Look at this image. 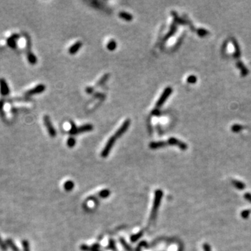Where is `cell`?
<instances>
[{"instance_id":"1","label":"cell","mask_w":251,"mask_h":251,"mask_svg":"<svg viewBox=\"0 0 251 251\" xmlns=\"http://www.w3.org/2000/svg\"><path fill=\"white\" fill-rule=\"evenodd\" d=\"M162 197H163V192L161 190H158L157 191H156L153 208H152L151 213L150 216V222H153L156 220V217L157 216V211L158 208H159L160 204H161Z\"/></svg>"},{"instance_id":"2","label":"cell","mask_w":251,"mask_h":251,"mask_svg":"<svg viewBox=\"0 0 251 251\" xmlns=\"http://www.w3.org/2000/svg\"><path fill=\"white\" fill-rule=\"evenodd\" d=\"M93 125L90 124V123L81 126L80 127H76V126L74 124V123L71 122V129L70 131H69V133L71 135H77L81 133L91 131L93 130Z\"/></svg>"},{"instance_id":"3","label":"cell","mask_w":251,"mask_h":251,"mask_svg":"<svg viewBox=\"0 0 251 251\" xmlns=\"http://www.w3.org/2000/svg\"><path fill=\"white\" fill-rule=\"evenodd\" d=\"M117 138L114 136L113 137H111L107 141V144H106V145L105 146V147L103 148V151H102V153H101V156L103 158H106L108 156V154H109L110 152V150L112 149V148L113 147L114 144H115L116 140H117Z\"/></svg>"},{"instance_id":"4","label":"cell","mask_w":251,"mask_h":251,"mask_svg":"<svg viewBox=\"0 0 251 251\" xmlns=\"http://www.w3.org/2000/svg\"><path fill=\"white\" fill-rule=\"evenodd\" d=\"M43 122L44 124L46 126V128H47V130L48 131V133H49L50 136L52 137V138H55V137L57 136V133H56V131L55 128H54L53 123L51 122V120H50L49 116L48 115H45L43 117Z\"/></svg>"},{"instance_id":"5","label":"cell","mask_w":251,"mask_h":251,"mask_svg":"<svg viewBox=\"0 0 251 251\" xmlns=\"http://www.w3.org/2000/svg\"><path fill=\"white\" fill-rule=\"evenodd\" d=\"M45 90V86L43 84H40L36 86L34 88L31 89L30 90L27 91V92H25V95L26 96H31L33 95H35V94H40L42 92H43Z\"/></svg>"},{"instance_id":"6","label":"cell","mask_w":251,"mask_h":251,"mask_svg":"<svg viewBox=\"0 0 251 251\" xmlns=\"http://www.w3.org/2000/svg\"><path fill=\"white\" fill-rule=\"evenodd\" d=\"M131 124V120L129 119H126L124 122L123 123V124L120 127H119V128L116 131V133H115V136L117 138H120V137L122 136V135L126 131L128 130V127L130 126Z\"/></svg>"},{"instance_id":"7","label":"cell","mask_w":251,"mask_h":251,"mask_svg":"<svg viewBox=\"0 0 251 251\" xmlns=\"http://www.w3.org/2000/svg\"><path fill=\"white\" fill-rule=\"evenodd\" d=\"M0 93L3 96L9 95L10 93L9 84L4 78H0Z\"/></svg>"},{"instance_id":"8","label":"cell","mask_w":251,"mask_h":251,"mask_svg":"<svg viewBox=\"0 0 251 251\" xmlns=\"http://www.w3.org/2000/svg\"><path fill=\"white\" fill-rule=\"evenodd\" d=\"M171 93V89L170 88H167L165 90V92H163V95L161 96V97L160 98V99L158 100L157 104H156V106L157 107H160V106H161L163 105L164 102H165V100L166 98L168 97V96Z\"/></svg>"},{"instance_id":"9","label":"cell","mask_w":251,"mask_h":251,"mask_svg":"<svg viewBox=\"0 0 251 251\" xmlns=\"http://www.w3.org/2000/svg\"><path fill=\"white\" fill-rule=\"evenodd\" d=\"M18 38H19V35H18V34H13V35L11 36V37H9L7 40L8 45L11 48H16L17 47L16 40H18Z\"/></svg>"},{"instance_id":"10","label":"cell","mask_w":251,"mask_h":251,"mask_svg":"<svg viewBox=\"0 0 251 251\" xmlns=\"http://www.w3.org/2000/svg\"><path fill=\"white\" fill-rule=\"evenodd\" d=\"M82 43L81 41L76 42V43L73 44V45H71L70 48H69V53L71 54V55L75 54L79 50H80V48L82 47Z\"/></svg>"},{"instance_id":"11","label":"cell","mask_w":251,"mask_h":251,"mask_svg":"<svg viewBox=\"0 0 251 251\" xmlns=\"http://www.w3.org/2000/svg\"><path fill=\"white\" fill-rule=\"evenodd\" d=\"M119 18L123 19V20H126V21H131L133 20V17L131 13L125 12V11H121L119 13Z\"/></svg>"},{"instance_id":"12","label":"cell","mask_w":251,"mask_h":251,"mask_svg":"<svg viewBox=\"0 0 251 251\" xmlns=\"http://www.w3.org/2000/svg\"><path fill=\"white\" fill-rule=\"evenodd\" d=\"M27 59L31 64L34 65L36 64L37 63V58L34 55V53H32V52H29L27 53Z\"/></svg>"},{"instance_id":"13","label":"cell","mask_w":251,"mask_h":251,"mask_svg":"<svg viewBox=\"0 0 251 251\" xmlns=\"http://www.w3.org/2000/svg\"><path fill=\"white\" fill-rule=\"evenodd\" d=\"M6 244L8 247H10L11 248V250L13 251H20L19 250V248L17 247V246H15V244H14V242L12 241V239H7L5 241Z\"/></svg>"},{"instance_id":"14","label":"cell","mask_w":251,"mask_h":251,"mask_svg":"<svg viewBox=\"0 0 251 251\" xmlns=\"http://www.w3.org/2000/svg\"><path fill=\"white\" fill-rule=\"evenodd\" d=\"M232 184H233V186L235 187V188L239 189V190H244V189L246 188V186H245L244 183L241 182V181H239L233 180L232 181Z\"/></svg>"},{"instance_id":"15","label":"cell","mask_w":251,"mask_h":251,"mask_svg":"<svg viewBox=\"0 0 251 251\" xmlns=\"http://www.w3.org/2000/svg\"><path fill=\"white\" fill-rule=\"evenodd\" d=\"M107 48L108 50L113 51V50H114L116 48H117V43H116V42L114 40H110L109 43H107Z\"/></svg>"},{"instance_id":"16","label":"cell","mask_w":251,"mask_h":251,"mask_svg":"<svg viewBox=\"0 0 251 251\" xmlns=\"http://www.w3.org/2000/svg\"><path fill=\"white\" fill-rule=\"evenodd\" d=\"M109 74H105V75H104L103 77H102L99 80H98V82H97V84H96V87H98V86H100V85H101V84H103L104 82H106V81L107 80V79H108V78H109Z\"/></svg>"},{"instance_id":"17","label":"cell","mask_w":251,"mask_h":251,"mask_svg":"<svg viewBox=\"0 0 251 251\" xmlns=\"http://www.w3.org/2000/svg\"><path fill=\"white\" fill-rule=\"evenodd\" d=\"M6 103L5 100H0V115L2 117V118H4V103Z\"/></svg>"},{"instance_id":"18","label":"cell","mask_w":251,"mask_h":251,"mask_svg":"<svg viewBox=\"0 0 251 251\" xmlns=\"http://www.w3.org/2000/svg\"><path fill=\"white\" fill-rule=\"evenodd\" d=\"M23 250L24 251H30V244L27 240H24L22 241Z\"/></svg>"},{"instance_id":"19","label":"cell","mask_w":251,"mask_h":251,"mask_svg":"<svg viewBox=\"0 0 251 251\" xmlns=\"http://www.w3.org/2000/svg\"><path fill=\"white\" fill-rule=\"evenodd\" d=\"M0 248H1L3 251H6L8 248L6 244V242H4V241L2 240V239L1 238V237H0Z\"/></svg>"},{"instance_id":"20","label":"cell","mask_w":251,"mask_h":251,"mask_svg":"<svg viewBox=\"0 0 251 251\" xmlns=\"http://www.w3.org/2000/svg\"><path fill=\"white\" fill-rule=\"evenodd\" d=\"M73 186H74V185H73V183L71 182V181H67L64 185V188L66 190H71L73 188Z\"/></svg>"},{"instance_id":"21","label":"cell","mask_w":251,"mask_h":251,"mask_svg":"<svg viewBox=\"0 0 251 251\" xmlns=\"http://www.w3.org/2000/svg\"><path fill=\"white\" fill-rule=\"evenodd\" d=\"M75 144V140L73 138H70L68 140V141H67V144H68L69 147H73V146H74Z\"/></svg>"},{"instance_id":"22","label":"cell","mask_w":251,"mask_h":251,"mask_svg":"<svg viewBox=\"0 0 251 251\" xmlns=\"http://www.w3.org/2000/svg\"><path fill=\"white\" fill-rule=\"evenodd\" d=\"M81 249L84 251H98L95 248H89V247L87 246H81Z\"/></svg>"},{"instance_id":"23","label":"cell","mask_w":251,"mask_h":251,"mask_svg":"<svg viewBox=\"0 0 251 251\" xmlns=\"http://www.w3.org/2000/svg\"><path fill=\"white\" fill-rule=\"evenodd\" d=\"M249 215H250V211H248V210L244 211L242 212V213H241V216H242L244 219H248Z\"/></svg>"},{"instance_id":"24","label":"cell","mask_w":251,"mask_h":251,"mask_svg":"<svg viewBox=\"0 0 251 251\" xmlns=\"http://www.w3.org/2000/svg\"><path fill=\"white\" fill-rule=\"evenodd\" d=\"M121 244H122V245L123 246V247H124V248H125L127 250H128V251H132V250H131V248H130V247H128V246H127L126 243L125 242V241L123 240V239H121Z\"/></svg>"},{"instance_id":"25","label":"cell","mask_w":251,"mask_h":251,"mask_svg":"<svg viewBox=\"0 0 251 251\" xmlns=\"http://www.w3.org/2000/svg\"><path fill=\"white\" fill-rule=\"evenodd\" d=\"M142 234V232H140V233H138L137 235H135V236H133L132 237H131V241H132L133 242V241H136V240H138V239L140 238V237H141Z\"/></svg>"},{"instance_id":"26","label":"cell","mask_w":251,"mask_h":251,"mask_svg":"<svg viewBox=\"0 0 251 251\" xmlns=\"http://www.w3.org/2000/svg\"><path fill=\"white\" fill-rule=\"evenodd\" d=\"M109 193H110V192L108 190H103V191H102L101 193H100V196L103 197V198H106V197H107L108 195H109Z\"/></svg>"},{"instance_id":"27","label":"cell","mask_w":251,"mask_h":251,"mask_svg":"<svg viewBox=\"0 0 251 251\" xmlns=\"http://www.w3.org/2000/svg\"><path fill=\"white\" fill-rule=\"evenodd\" d=\"M244 198L248 201V202H251V194L250 193H246L244 195Z\"/></svg>"},{"instance_id":"28","label":"cell","mask_w":251,"mask_h":251,"mask_svg":"<svg viewBox=\"0 0 251 251\" xmlns=\"http://www.w3.org/2000/svg\"><path fill=\"white\" fill-rule=\"evenodd\" d=\"M203 248L204 251H211V248H210L209 245L208 244H204Z\"/></svg>"},{"instance_id":"29","label":"cell","mask_w":251,"mask_h":251,"mask_svg":"<svg viewBox=\"0 0 251 251\" xmlns=\"http://www.w3.org/2000/svg\"><path fill=\"white\" fill-rule=\"evenodd\" d=\"M86 91H87V93H92V91H93V88L87 87V88Z\"/></svg>"}]
</instances>
